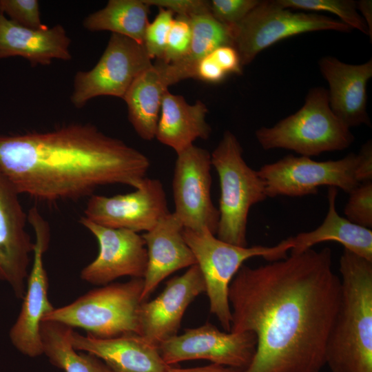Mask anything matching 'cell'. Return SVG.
<instances>
[{
    "mask_svg": "<svg viewBox=\"0 0 372 372\" xmlns=\"http://www.w3.org/2000/svg\"><path fill=\"white\" fill-rule=\"evenodd\" d=\"M340 296L328 247L243 265L229 287L230 331L253 332L257 345L242 372H320Z\"/></svg>",
    "mask_w": 372,
    "mask_h": 372,
    "instance_id": "cell-1",
    "label": "cell"
},
{
    "mask_svg": "<svg viewBox=\"0 0 372 372\" xmlns=\"http://www.w3.org/2000/svg\"><path fill=\"white\" fill-rule=\"evenodd\" d=\"M150 161L90 123L0 135V170L19 194L54 203L91 196L99 187H137Z\"/></svg>",
    "mask_w": 372,
    "mask_h": 372,
    "instance_id": "cell-2",
    "label": "cell"
},
{
    "mask_svg": "<svg viewBox=\"0 0 372 372\" xmlns=\"http://www.w3.org/2000/svg\"><path fill=\"white\" fill-rule=\"evenodd\" d=\"M341 296L327 344L331 372H372V261L344 249Z\"/></svg>",
    "mask_w": 372,
    "mask_h": 372,
    "instance_id": "cell-3",
    "label": "cell"
},
{
    "mask_svg": "<svg viewBox=\"0 0 372 372\" xmlns=\"http://www.w3.org/2000/svg\"><path fill=\"white\" fill-rule=\"evenodd\" d=\"M255 135L265 150L281 148L308 157L344 150L355 139L331 110L328 91L322 87L311 88L298 111L272 127L258 129Z\"/></svg>",
    "mask_w": 372,
    "mask_h": 372,
    "instance_id": "cell-4",
    "label": "cell"
},
{
    "mask_svg": "<svg viewBox=\"0 0 372 372\" xmlns=\"http://www.w3.org/2000/svg\"><path fill=\"white\" fill-rule=\"evenodd\" d=\"M220 188L216 237L226 242L247 247L248 215L251 207L267 197L266 185L258 170L242 156V148L230 131H225L211 154Z\"/></svg>",
    "mask_w": 372,
    "mask_h": 372,
    "instance_id": "cell-5",
    "label": "cell"
},
{
    "mask_svg": "<svg viewBox=\"0 0 372 372\" xmlns=\"http://www.w3.org/2000/svg\"><path fill=\"white\" fill-rule=\"evenodd\" d=\"M143 278L110 283L92 289L72 303L54 308L43 321L81 328L98 338L125 333L141 335L139 309L143 302ZM42 321V322H43Z\"/></svg>",
    "mask_w": 372,
    "mask_h": 372,
    "instance_id": "cell-6",
    "label": "cell"
},
{
    "mask_svg": "<svg viewBox=\"0 0 372 372\" xmlns=\"http://www.w3.org/2000/svg\"><path fill=\"white\" fill-rule=\"evenodd\" d=\"M183 236L203 276L210 312L227 332H230L231 324L229 287L244 262L258 256L270 262L284 259L293 246L289 237L271 247H240L218 239L207 229L184 228Z\"/></svg>",
    "mask_w": 372,
    "mask_h": 372,
    "instance_id": "cell-7",
    "label": "cell"
},
{
    "mask_svg": "<svg viewBox=\"0 0 372 372\" xmlns=\"http://www.w3.org/2000/svg\"><path fill=\"white\" fill-rule=\"evenodd\" d=\"M231 28L233 47L242 66L249 64L263 50L288 37L315 31L349 32L353 30L325 15L293 12L277 0L260 1L242 21Z\"/></svg>",
    "mask_w": 372,
    "mask_h": 372,
    "instance_id": "cell-8",
    "label": "cell"
},
{
    "mask_svg": "<svg viewBox=\"0 0 372 372\" xmlns=\"http://www.w3.org/2000/svg\"><path fill=\"white\" fill-rule=\"evenodd\" d=\"M360 156L350 153L335 161H316L310 157L289 154L265 164L258 174L266 185L267 197H300L315 194L318 187H338L349 194L361 183Z\"/></svg>",
    "mask_w": 372,
    "mask_h": 372,
    "instance_id": "cell-9",
    "label": "cell"
},
{
    "mask_svg": "<svg viewBox=\"0 0 372 372\" xmlns=\"http://www.w3.org/2000/svg\"><path fill=\"white\" fill-rule=\"evenodd\" d=\"M152 65L143 45L112 33L94 67L75 74L71 103L82 108L90 100L101 96L123 99L136 77Z\"/></svg>",
    "mask_w": 372,
    "mask_h": 372,
    "instance_id": "cell-10",
    "label": "cell"
},
{
    "mask_svg": "<svg viewBox=\"0 0 372 372\" xmlns=\"http://www.w3.org/2000/svg\"><path fill=\"white\" fill-rule=\"evenodd\" d=\"M35 240L33 258L23 303L19 316L9 333L10 340L21 353L30 358L43 354L40 329L43 317L54 309L48 298V278L43 264V254L50 238L48 223L36 207L28 213Z\"/></svg>",
    "mask_w": 372,
    "mask_h": 372,
    "instance_id": "cell-11",
    "label": "cell"
},
{
    "mask_svg": "<svg viewBox=\"0 0 372 372\" xmlns=\"http://www.w3.org/2000/svg\"><path fill=\"white\" fill-rule=\"evenodd\" d=\"M172 180L174 214L185 229L216 234L218 209L211 196V154L192 145L176 154Z\"/></svg>",
    "mask_w": 372,
    "mask_h": 372,
    "instance_id": "cell-12",
    "label": "cell"
},
{
    "mask_svg": "<svg viewBox=\"0 0 372 372\" xmlns=\"http://www.w3.org/2000/svg\"><path fill=\"white\" fill-rule=\"evenodd\" d=\"M256 345V336L253 332L221 331L207 322L168 339L158 346V349L169 366L185 360H206L243 371L251 362Z\"/></svg>",
    "mask_w": 372,
    "mask_h": 372,
    "instance_id": "cell-13",
    "label": "cell"
},
{
    "mask_svg": "<svg viewBox=\"0 0 372 372\" xmlns=\"http://www.w3.org/2000/svg\"><path fill=\"white\" fill-rule=\"evenodd\" d=\"M134 191L112 196H90L84 217L110 228L149 231L167 214L166 193L160 180L145 177Z\"/></svg>",
    "mask_w": 372,
    "mask_h": 372,
    "instance_id": "cell-14",
    "label": "cell"
},
{
    "mask_svg": "<svg viewBox=\"0 0 372 372\" xmlns=\"http://www.w3.org/2000/svg\"><path fill=\"white\" fill-rule=\"evenodd\" d=\"M79 222L96 238L99 247L96 258L81 271L83 281L103 286L123 276L145 277L148 258L142 236L128 229L103 227L84 216Z\"/></svg>",
    "mask_w": 372,
    "mask_h": 372,
    "instance_id": "cell-15",
    "label": "cell"
},
{
    "mask_svg": "<svg viewBox=\"0 0 372 372\" xmlns=\"http://www.w3.org/2000/svg\"><path fill=\"white\" fill-rule=\"evenodd\" d=\"M19 194L0 170V280L23 298L34 242L27 231L28 214Z\"/></svg>",
    "mask_w": 372,
    "mask_h": 372,
    "instance_id": "cell-16",
    "label": "cell"
},
{
    "mask_svg": "<svg viewBox=\"0 0 372 372\" xmlns=\"http://www.w3.org/2000/svg\"><path fill=\"white\" fill-rule=\"evenodd\" d=\"M205 290L204 278L197 265L169 280L156 298L143 301L140 306L141 335L158 347L176 335L188 306Z\"/></svg>",
    "mask_w": 372,
    "mask_h": 372,
    "instance_id": "cell-17",
    "label": "cell"
},
{
    "mask_svg": "<svg viewBox=\"0 0 372 372\" xmlns=\"http://www.w3.org/2000/svg\"><path fill=\"white\" fill-rule=\"evenodd\" d=\"M329 84V103L333 114L348 127L371 125L366 112V84L372 76V60L348 64L333 56L318 63Z\"/></svg>",
    "mask_w": 372,
    "mask_h": 372,
    "instance_id": "cell-18",
    "label": "cell"
},
{
    "mask_svg": "<svg viewBox=\"0 0 372 372\" xmlns=\"http://www.w3.org/2000/svg\"><path fill=\"white\" fill-rule=\"evenodd\" d=\"M70 339L74 349L97 357L114 372H166L170 366L158 347L137 333L98 338L72 329Z\"/></svg>",
    "mask_w": 372,
    "mask_h": 372,
    "instance_id": "cell-19",
    "label": "cell"
},
{
    "mask_svg": "<svg viewBox=\"0 0 372 372\" xmlns=\"http://www.w3.org/2000/svg\"><path fill=\"white\" fill-rule=\"evenodd\" d=\"M183 226L174 212L164 216L142 235L147 252V266L142 293L145 301L158 285L172 273L196 265L183 236Z\"/></svg>",
    "mask_w": 372,
    "mask_h": 372,
    "instance_id": "cell-20",
    "label": "cell"
},
{
    "mask_svg": "<svg viewBox=\"0 0 372 372\" xmlns=\"http://www.w3.org/2000/svg\"><path fill=\"white\" fill-rule=\"evenodd\" d=\"M70 44L60 24L32 29L14 23L0 11V59L21 56L32 65H49L54 59L70 60Z\"/></svg>",
    "mask_w": 372,
    "mask_h": 372,
    "instance_id": "cell-21",
    "label": "cell"
},
{
    "mask_svg": "<svg viewBox=\"0 0 372 372\" xmlns=\"http://www.w3.org/2000/svg\"><path fill=\"white\" fill-rule=\"evenodd\" d=\"M178 82L170 64L157 60L130 87L123 99L127 106L129 121L141 138L151 141L156 137L163 96L168 87Z\"/></svg>",
    "mask_w": 372,
    "mask_h": 372,
    "instance_id": "cell-22",
    "label": "cell"
},
{
    "mask_svg": "<svg viewBox=\"0 0 372 372\" xmlns=\"http://www.w3.org/2000/svg\"><path fill=\"white\" fill-rule=\"evenodd\" d=\"M207 112L203 102L191 105L183 96L168 90L163 99L155 138L178 154L196 139L209 138L211 129L206 121Z\"/></svg>",
    "mask_w": 372,
    "mask_h": 372,
    "instance_id": "cell-23",
    "label": "cell"
},
{
    "mask_svg": "<svg viewBox=\"0 0 372 372\" xmlns=\"http://www.w3.org/2000/svg\"><path fill=\"white\" fill-rule=\"evenodd\" d=\"M338 189L329 187V209L322 223L316 229L290 237L291 254H299L322 242L335 241L344 249L372 261V231L355 225L339 215L336 209Z\"/></svg>",
    "mask_w": 372,
    "mask_h": 372,
    "instance_id": "cell-24",
    "label": "cell"
},
{
    "mask_svg": "<svg viewBox=\"0 0 372 372\" xmlns=\"http://www.w3.org/2000/svg\"><path fill=\"white\" fill-rule=\"evenodd\" d=\"M149 14V6L143 0H110L103 8L87 15L83 25L88 31H110L143 45Z\"/></svg>",
    "mask_w": 372,
    "mask_h": 372,
    "instance_id": "cell-25",
    "label": "cell"
},
{
    "mask_svg": "<svg viewBox=\"0 0 372 372\" xmlns=\"http://www.w3.org/2000/svg\"><path fill=\"white\" fill-rule=\"evenodd\" d=\"M72 329L59 322H41L43 354L50 362L64 372H114L97 357L74 349L70 339Z\"/></svg>",
    "mask_w": 372,
    "mask_h": 372,
    "instance_id": "cell-26",
    "label": "cell"
},
{
    "mask_svg": "<svg viewBox=\"0 0 372 372\" xmlns=\"http://www.w3.org/2000/svg\"><path fill=\"white\" fill-rule=\"evenodd\" d=\"M189 20L192 41L189 52L181 60L171 63L181 81L194 79L196 64L214 50L233 46L231 28L219 22L211 12L194 16Z\"/></svg>",
    "mask_w": 372,
    "mask_h": 372,
    "instance_id": "cell-27",
    "label": "cell"
},
{
    "mask_svg": "<svg viewBox=\"0 0 372 372\" xmlns=\"http://www.w3.org/2000/svg\"><path fill=\"white\" fill-rule=\"evenodd\" d=\"M282 7L316 12H327L337 15L340 21L352 29L369 36L370 31L362 16L357 11L356 2L352 0H277Z\"/></svg>",
    "mask_w": 372,
    "mask_h": 372,
    "instance_id": "cell-28",
    "label": "cell"
},
{
    "mask_svg": "<svg viewBox=\"0 0 372 372\" xmlns=\"http://www.w3.org/2000/svg\"><path fill=\"white\" fill-rule=\"evenodd\" d=\"M174 14L169 10L158 8V12L154 21L149 22L146 27L143 45L152 60H162L163 58Z\"/></svg>",
    "mask_w": 372,
    "mask_h": 372,
    "instance_id": "cell-29",
    "label": "cell"
},
{
    "mask_svg": "<svg viewBox=\"0 0 372 372\" xmlns=\"http://www.w3.org/2000/svg\"><path fill=\"white\" fill-rule=\"evenodd\" d=\"M347 219L359 226L372 227V182L360 183L349 193L344 207Z\"/></svg>",
    "mask_w": 372,
    "mask_h": 372,
    "instance_id": "cell-30",
    "label": "cell"
},
{
    "mask_svg": "<svg viewBox=\"0 0 372 372\" xmlns=\"http://www.w3.org/2000/svg\"><path fill=\"white\" fill-rule=\"evenodd\" d=\"M192 41V27L189 18L176 16L167 37L163 58L166 63L177 62L189 52Z\"/></svg>",
    "mask_w": 372,
    "mask_h": 372,
    "instance_id": "cell-31",
    "label": "cell"
},
{
    "mask_svg": "<svg viewBox=\"0 0 372 372\" xmlns=\"http://www.w3.org/2000/svg\"><path fill=\"white\" fill-rule=\"evenodd\" d=\"M0 11L9 19L23 27L43 29L37 0H0Z\"/></svg>",
    "mask_w": 372,
    "mask_h": 372,
    "instance_id": "cell-32",
    "label": "cell"
},
{
    "mask_svg": "<svg viewBox=\"0 0 372 372\" xmlns=\"http://www.w3.org/2000/svg\"><path fill=\"white\" fill-rule=\"evenodd\" d=\"M258 0L209 1L210 12L223 24L230 28L238 25L259 3Z\"/></svg>",
    "mask_w": 372,
    "mask_h": 372,
    "instance_id": "cell-33",
    "label": "cell"
},
{
    "mask_svg": "<svg viewBox=\"0 0 372 372\" xmlns=\"http://www.w3.org/2000/svg\"><path fill=\"white\" fill-rule=\"evenodd\" d=\"M152 6L172 11L177 16L192 18L194 16L210 12L209 1L205 0H143Z\"/></svg>",
    "mask_w": 372,
    "mask_h": 372,
    "instance_id": "cell-34",
    "label": "cell"
},
{
    "mask_svg": "<svg viewBox=\"0 0 372 372\" xmlns=\"http://www.w3.org/2000/svg\"><path fill=\"white\" fill-rule=\"evenodd\" d=\"M209 54L227 74L242 73L240 56L233 46H220Z\"/></svg>",
    "mask_w": 372,
    "mask_h": 372,
    "instance_id": "cell-35",
    "label": "cell"
},
{
    "mask_svg": "<svg viewBox=\"0 0 372 372\" xmlns=\"http://www.w3.org/2000/svg\"><path fill=\"white\" fill-rule=\"evenodd\" d=\"M227 75L210 54L199 61L195 68L194 79L207 83H220Z\"/></svg>",
    "mask_w": 372,
    "mask_h": 372,
    "instance_id": "cell-36",
    "label": "cell"
},
{
    "mask_svg": "<svg viewBox=\"0 0 372 372\" xmlns=\"http://www.w3.org/2000/svg\"><path fill=\"white\" fill-rule=\"evenodd\" d=\"M360 156L359 167V179L360 183L372 180V145L368 141L358 153Z\"/></svg>",
    "mask_w": 372,
    "mask_h": 372,
    "instance_id": "cell-37",
    "label": "cell"
},
{
    "mask_svg": "<svg viewBox=\"0 0 372 372\" xmlns=\"http://www.w3.org/2000/svg\"><path fill=\"white\" fill-rule=\"evenodd\" d=\"M240 369L226 366L217 364H210L204 366L192 368H176L170 366L166 372H242Z\"/></svg>",
    "mask_w": 372,
    "mask_h": 372,
    "instance_id": "cell-38",
    "label": "cell"
},
{
    "mask_svg": "<svg viewBox=\"0 0 372 372\" xmlns=\"http://www.w3.org/2000/svg\"><path fill=\"white\" fill-rule=\"evenodd\" d=\"M357 9H359L363 15L366 23L372 32V2L371 0H362L356 2Z\"/></svg>",
    "mask_w": 372,
    "mask_h": 372,
    "instance_id": "cell-39",
    "label": "cell"
}]
</instances>
